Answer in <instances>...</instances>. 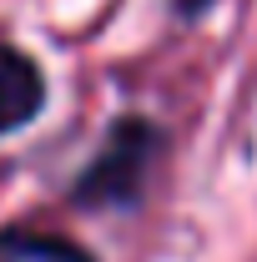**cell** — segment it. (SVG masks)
Here are the masks:
<instances>
[{
    "mask_svg": "<svg viewBox=\"0 0 257 262\" xmlns=\"http://www.w3.org/2000/svg\"><path fill=\"white\" fill-rule=\"evenodd\" d=\"M157 146H161V131L152 121H141V116H121L111 136H106V146H101V157L81 177H76V202L81 207H131L141 187H146V171L157 162Z\"/></svg>",
    "mask_w": 257,
    "mask_h": 262,
    "instance_id": "cell-1",
    "label": "cell"
},
{
    "mask_svg": "<svg viewBox=\"0 0 257 262\" xmlns=\"http://www.w3.org/2000/svg\"><path fill=\"white\" fill-rule=\"evenodd\" d=\"M40 106H46V76H40V66L26 51H15V46L0 40V136L31 126L40 116Z\"/></svg>",
    "mask_w": 257,
    "mask_h": 262,
    "instance_id": "cell-2",
    "label": "cell"
},
{
    "mask_svg": "<svg viewBox=\"0 0 257 262\" xmlns=\"http://www.w3.org/2000/svg\"><path fill=\"white\" fill-rule=\"evenodd\" d=\"M0 262H96L66 237H46V232H0Z\"/></svg>",
    "mask_w": 257,
    "mask_h": 262,
    "instance_id": "cell-3",
    "label": "cell"
},
{
    "mask_svg": "<svg viewBox=\"0 0 257 262\" xmlns=\"http://www.w3.org/2000/svg\"><path fill=\"white\" fill-rule=\"evenodd\" d=\"M212 0H177V15H202Z\"/></svg>",
    "mask_w": 257,
    "mask_h": 262,
    "instance_id": "cell-4",
    "label": "cell"
}]
</instances>
